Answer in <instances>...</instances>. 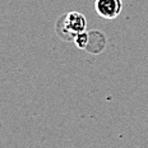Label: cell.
<instances>
[{
  "label": "cell",
  "instance_id": "277c9868",
  "mask_svg": "<svg viewBox=\"0 0 148 148\" xmlns=\"http://www.w3.org/2000/svg\"><path fill=\"white\" fill-rule=\"evenodd\" d=\"M73 42L75 44L77 47L84 50L86 46H87V44H88V32L84 31V32H82V33H78V35L75 36V38H74Z\"/></svg>",
  "mask_w": 148,
  "mask_h": 148
},
{
  "label": "cell",
  "instance_id": "3957f363",
  "mask_svg": "<svg viewBox=\"0 0 148 148\" xmlns=\"http://www.w3.org/2000/svg\"><path fill=\"white\" fill-rule=\"evenodd\" d=\"M106 45H107V38L102 31L98 29L88 31V44L84 49L86 51H88L92 55H98L106 49Z\"/></svg>",
  "mask_w": 148,
  "mask_h": 148
},
{
  "label": "cell",
  "instance_id": "6da1fadb",
  "mask_svg": "<svg viewBox=\"0 0 148 148\" xmlns=\"http://www.w3.org/2000/svg\"><path fill=\"white\" fill-rule=\"evenodd\" d=\"M87 19L79 12H69L63 14L55 23L56 35L64 41H74L78 33L86 31Z\"/></svg>",
  "mask_w": 148,
  "mask_h": 148
},
{
  "label": "cell",
  "instance_id": "7a4b0ae2",
  "mask_svg": "<svg viewBox=\"0 0 148 148\" xmlns=\"http://www.w3.org/2000/svg\"><path fill=\"white\" fill-rule=\"evenodd\" d=\"M123 9L121 0H95V10L103 19H115Z\"/></svg>",
  "mask_w": 148,
  "mask_h": 148
}]
</instances>
